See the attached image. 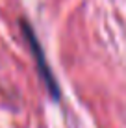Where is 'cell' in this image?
I'll return each instance as SVG.
<instances>
[{
  "label": "cell",
  "instance_id": "1",
  "mask_svg": "<svg viewBox=\"0 0 126 128\" xmlns=\"http://www.w3.org/2000/svg\"><path fill=\"white\" fill-rule=\"evenodd\" d=\"M20 28H22V34H24V37H26V41H28L30 48H32V54H33V58H35V61H37L39 74H41V78H43V82H45L46 89L50 91L52 98L58 100V98H59V87H58V82H56V78H54V74H52V70L48 69V63H46L45 54H43V48H41V45H39V41H37L35 34H33L32 26L26 22V20H20Z\"/></svg>",
  "mask_w": 126,
  "mask_h": 128
}]
</instances>
